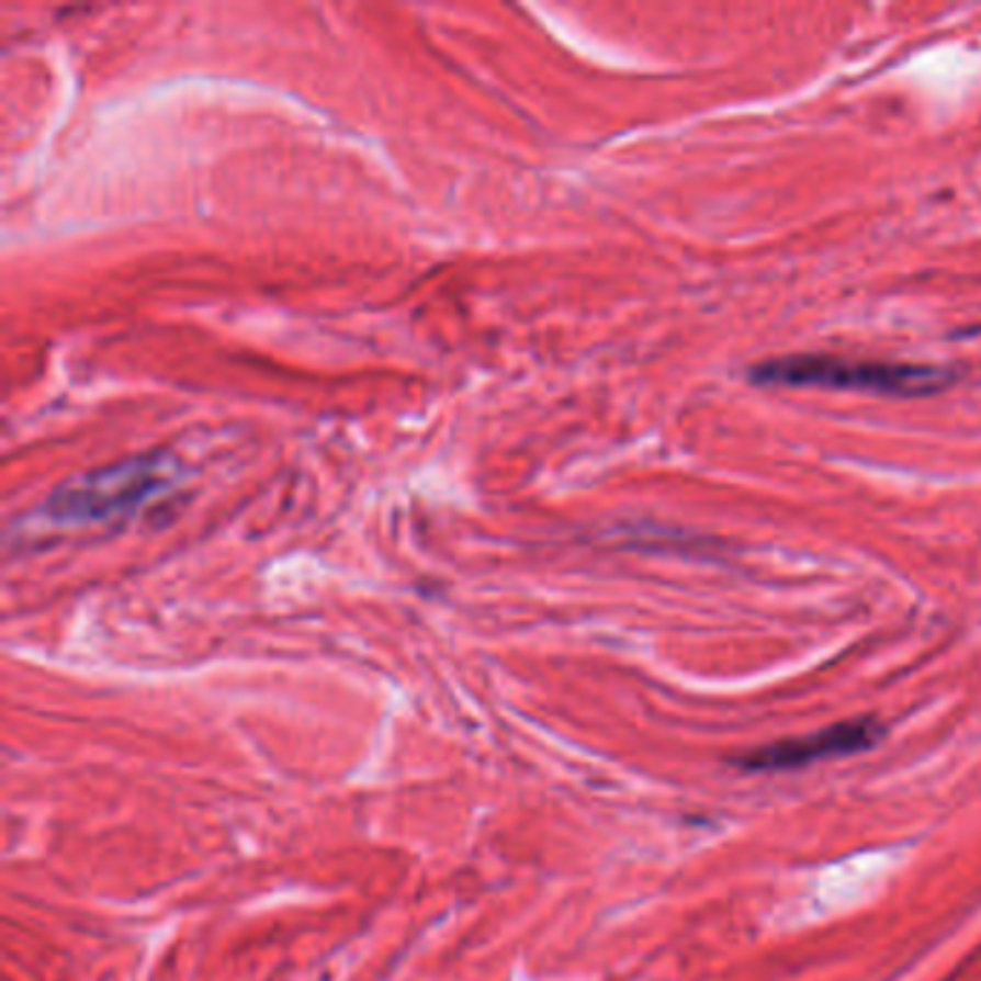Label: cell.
Returning <instances> with one entry per match:
<instances>
[{
  "label": "cell",
  "instance_id": "obj_1",
  "mask_svg": "<svg viewBox=\"0 0 981 981\" xmlns=\"http://www.w3.org/2000/svg\"><path fill=\"white\" fill-rule=\"evenodd\" d=\"M752 377L766 386H817V388H853L869 395L921 397L933 395L952 374L936 365L878 363V360L832 358V354H789L754 365Z\"/></svg>",
  "mask_w": 981,
  "mask_h": 981
},
{
  "label": "cell",
  "instance_id": "obj_2",
  "mask_svg": "<svg viewBox=\"0 0 981 981\" xmlns=\"http://www.w3.org/2000/svg\"><path fill=\"white\" fill-rule=\"evenodd\" d=\"M168 481L170 472L165 458H133L67 481L46 501V512L61 525L108 521L136 510L138 504L168 487Z\"/></svg>",
  "mask_w": 981,
  "mask_h": 981
},
{
  "label": "cell",
  "instance_id": "obj_3",
  "mask_svg": "<svg viewBox=\"0 0 981 981\" xmlns=\"http://www.w3.org/2000/svg\"><path fill=\"white\" fill-rule=\"evenodd\" d=\"M878 737H881V729L872 720H849V723H835L830 729L812 731V734L768 743V746L746 754L740 763L752 771H786V768L812 766V763L832 760V757L864 752Z\"/></svg>",
  "mask_w": 981,
  "mask_h": 981
}]
</instances>
